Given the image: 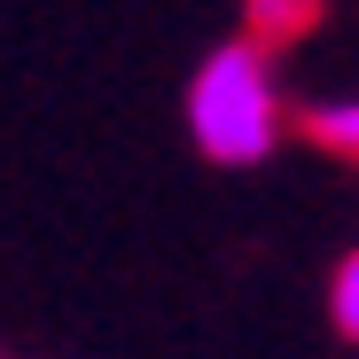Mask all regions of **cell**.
<instances>
[{
    "label": "cell",
    "mask_w": 359,
    "mask_h": 359,
    "mask_svg": "<svg viewBox=\"0 0 359 359\" xmlns=\"http://www.w3.org/2000/svg\"><path fill=\"white\" fill-rule=\"evenodd\" d=\"M328 320L344 344H359V243L336 250V266H328Z\"/></svg>",
    "instance_id": "cell-3"
},
{
    "label": "cell",
    "mask_w": 359,
    "mask_h": 359,
    "mask_svg": "<svg viewBox=\"0 0 359 359\" xmlns=\"http://www.w3.org/2000/svg\"><path fill=\"white\" fill-rule=\"evenodd\" d=\"M305 133H313L328 156L359 164V86H344V94H320V102L305 109Z\"/></svg>",
    "instance_id": "cell-2"
},
{
    "label": "cell",
    "mask_w": 359,
    "mask_h": 359,
    "mask_svg": "<svg viewBox=\"0 0 359 359\" xmlns=\"http://www.w3.org/2000/svg\"><path fill=\"white\" fill-rule=\"evenodd\" d=\"M180 126H188V149H196L203 164H219V172H250V164H266V156L289 141V126H297L273 47H266L258 32L219 39L203 63L188 71Z\"/></svg>",
    "instance_id": "cell-1"
}]
</instances>
